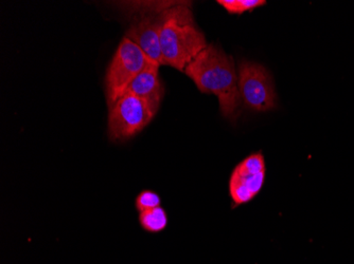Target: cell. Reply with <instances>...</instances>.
Here are the masks:
<instances>
[{"label": "cell", "instance_id": "1", "mask_svg": "<svg viewBox=\"0 0 354 264\" xmlns=\"http://www.w3.org/2000/svg\"><path fill=\"white\" fill-rule=\"evenodd\" d=\"M185 74L192 79L202 93L218 97L221 113L234 122L242 105L238 87V72L234 61L214 45H208L186 69Z\"/></svg>", "mask_w": 354, "mask_h": 264}, {"label": "cell", "instance_id": "2", "mask_svg": "<svg viewBox=\"0 0 354 264\" xmlns=\"http://www.w3.org/2000/svg\"><path fill=\"white\" fill-rule=\"evenodd\" d=\"M159 43L164 65L180 72L208 47L205 35L196 28L190 6L185 3L168 6L162 12Z\"/></svg>", "mask_w": 354, "mask_h": 264}, {"label": "cell", "instance_id": "3", "mask_svg": "<svg viewBox=\"0 0 354 264\" xmlns=\"http://www.w3.org/2000/svg\"><path fill=\"white\" fill-rule=\"evenodd\" d=\"M154 61L127 37H123L105 75V93L109 107L125 94L135 77Z\"/></svg>", "mask_w": 354, "mask_h": 264}, {"label": "cell", "instance_id": "4", "mask_svg": "<svg viewBox=\"0 0 354 264\" xmlns=\"http://www.w3.org/2000/svg\"><path fill=\"white\" fill-rule=\"evenodd\" d=\"M109 136L113 142L130 140L150 124L159 107L127 94L109 107Z\"/></svg>", "mask_w": 354, "mask_h": 264}, {"label": "cell", "instance_id": "5", "mask_svg": "<svg viewBox=\"0 0 354 264\" xmlns=\"http://www.w3.org/2000/svg\"><path fill=\"white\" fill-rule=\"evenodd\" d=\"M238 87L245 108L266 112L277 107V93L272 75L260 63L241 61L238 69Z\"/></svg>", "mask_w": 354, "mask_h": 264}, {"label": "cell", "instance_id": "6", "mask_svg": "<svg viewBox=\"0 0 354 264\" xmlns=\"http://www.w3.org/2000/svg\"><path fill=\"white\" fill-rule=\"evenodd\" d=\"M266 161L261 152L252 154L236 165L230 179V194L234 206L252 201L263 187Z\"/></svg>", "mask_w": 354, "mask_h": 264}, {"label": "cell", "instance_id": "7", "mask_svg": "<svg viewBox=\"0 0 354 264\" xmlns=\"http://www.w3.org/2000/svg\"><path fill=\"white\" fill-rule=\"evenodd\" d=\"M168 6L159 11L143 14L135 19L124 35L134 41L151 61L159 65H164L159 37L162 26V12Z\"/></svg>", "mask_w": 354, "mask_h": 264}, {"label": "cell", "instance_id": "8", "mask_svg": "<svg viewBox=\"0 0 354 264\" xmlns=\"http://www.w3.org/2000/svg\"><path fill=\"white\" fill-rule=\"evenodd\" d=\"M159 67L160 65L155 63L147 65L146 68L135 77L125 93L149 101L156 106H160L165 94V87L159 77Z\"/></svg>", "mask_w": 354, "mask_h": 264}, {"label": "cell", "instance_id": "9", "mask_svg": "<svg viewBox=\"0 0 354 264\" xmlns=\"http://www.w3.org/2000/svg\"><path fill=\"white\" fill-rule=\"evenodd\" d=\"M140 227L149 234L162 233L168 226V214L162 206L139 212Z\"/></svg>", "mask_w": 354, "mask_h": 264}, {"label": "cell", "instance_id": "10", "mask_svg": "<svg viewBox=\"0 0 354 264\" xmlns=\"http://www.w3.org/2000/svg\"><path fill=\"white\" fill-rule=\"evenodd\" d=\"M218 5L222 6L230 14H243L252 11L257 8L266 5L264 0H218Z\"/></svg>", "mask_w": 354, "mask_h": 264}, {"label": "cell", "instance_id": "11", "mask_svg": "<svg viewBox=\"0 0 354 264\" xmlns=\"http://www.w3.org/2000/svg\"><path fill=\"white\" fill-rule=\"evenodd\" d=\"M160 204H162L160 196L152 190H142L139 192L135 200V207L139 212L159 207Z\"/></svg>", "mask_w": 354, "mask_h": 264}]
</instances>
